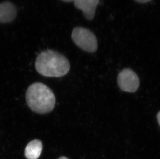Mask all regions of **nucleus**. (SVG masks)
<instances>
[{
  "instance_id": "1",
  "label": "nucleus",
  "mask_w": 160,
  "mask_h": 159,
  "mask_svg": "<svg viewBox=\"0 0 160 159\" xmlns=\"http://www.w3.org/2000/svg\"><path fill=\"white\" fill-rule=\"evenodd\" d=\"M35 69L46 77H61L68 73L70 62L67 57L57 51L49 50L38 55L35 63Z\"/></svg>"
},
{
  "instance_id": "2",
  "label": "nucleus",
  "mask_w": 160,
  "mask_h": 159,
  "mask_svg": "<svg viewBox=\"0 0 160 159\" xmlns=\"http://www.w3.org/2000/svg\"><path fill=\"white\" fill-rule=\"evenodd\" d=\"M26 99L29 108L39 114L52 112L56 104V97L52 90L41 82L34 83L28 87Z\"/></svg>"
},
{
  "instance_id": "3",
  "label": "nucleus",
  "mask_w": 160,
  "mask_h": 159,
  "mask_svg": "<svg viewBox=\"0 0 160 159\" xmlns=\"http://www.w3.org/2000/svg\"><path fill=\"white\" fill-rule=\"evenodd\" d=\"M72 38L74 43L85 51L93 53L98 49V41L95 34L84 27L74 28L72 33Z\"/></svg>"
},
{
  "instance_id": "4",
  "label": "nucleus",
  "mask_w": 160,
  "mask_h": 159,
  "mask_svg": "<svg viewBox=\"0 0 160 159\" xmlns=\"http://www.w3.org/2000/svg\"><path fill=\"white\" fill-rule=\"evenodd\" d=\"M118 83L121 90L133 93L139 87V80L138 75L131 69H125L119 74Z\"/></svg>"
},
{
  "instance_id": "5",
  "label": "nucleus",
  "mask_w": 160,
  "mask_h": 159,
  "mask_svg": "<svg viewBox=\"0 0 160 159\" xmlns=\"http://www.w3.org/2000/svg\"><path fill=\"white\" fill-rule=\"evenodd\" d=\"M100 0H75L74 5L83 12L85 18L92 20L95 16V11Z\"/></svg>"
},
{
  "instance_id": "6",
  "label": "nucleus",
  "mask_w": 160,
  "mask_h": 159,
  "mask_svg": "<svg viewBox=\"0 0 160 159\" xmlns=\"http://www.w3.org/2000/svg\"><path fill=\"white\" fill-rule=\"evenodd\" d=\"M17 15V8L11 2L5 1L0 3V23L11 22Z\"/></svg>"
},
{
  "instance_id": "7",
  "label": "nucleus",
  "mask_w": 160,
  "mask_h": 159,
  "mask_svg": "<svg viewBox=\"0 0 160 159\" xmlns=\"http://www.w3.org/2000/svg\"><path fill=\"white\" fill-rule=\"evenodd\" d=\"M42 145L39 140H34L29 142L24 150V155L28 159H38L42 151Z\"/></svg>"
},
{
  "instance_id": "8",
  "label": "nucleus",
  "mask_w": 160,
  "mask_h": 159,
  "mask_svg": "<svg viewBox=\"0 0 160 159\" xmlns=\"http://www.w3.org/2000/svg\"><path fill=\"white\" fill-rule=\"evenodd\" d=\"M136 2H138V3H147L148 2L150 1L151 0H135Z\"/></svg>"
},
{
  "instance_id": "9",
  "label": "nucleus",
  "mask_w": 160,
  "mask_h": 159,
  "mask_svg": "<svg viewBox=\"0 0 160 159\" xmlns=\"http://www.w3.org/2000/svg\"><path fill=\"white\" fill-rule=\"evenodd\" d=\"M157 118H158V123H159V125L160 126V111L158 113V114L157 115Z\"/></svg>"
},
{
  "instance_id": "10",
  "label": "nucleus",
  "mask_w": 160,
  "mask_h": 159,
  "mask_svg": "<svg viewBox=\"0 0 160 159\" xmlns=\"http://www.w3.org/2000/svg\"><path fill=\"white\" fill-rule=\"evenodd\" d=\"M62 1L66 2H74L75 0H62Z\"/></svg>"
},
{
  "instance_id": "11",
  "label": "nucleus",
  "mask_w": 160,
  "mask_h": 159,
  "mask_svg": "<svg viewBox=\"0 0 160 159\" xmlns=\"http://www.w3.org/2000/svg\"><path fill=\"white\" fill-rule=\"evenodd\" d=\"M58 159H68V158H66L65 157H61L60 158H59Z\"/></svg>"
}]
</instances>
